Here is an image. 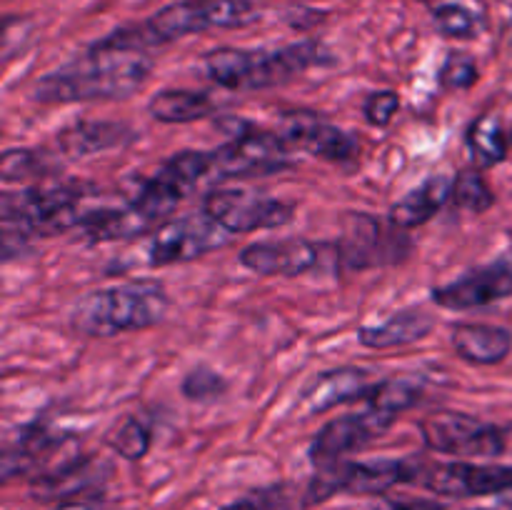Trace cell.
<instances>
[{
	"mask_svg": "<svg viewBox=\"0 0 512 510\" xmlns=\"http://www.w3.org/2000/svg\"><path fill=\"white\" fill-rule=\"evenodd\" d=\"M78 190H18L3 193L0 198V218L5 230L33 238V235H55L63 230L83 225L85 215L78 205Z\"/></svg>",
	"mask_w": 512,
	"mask_h": 510,
	"instance_id": "3",
	"label": "cell"
},
{
	"mask_svg": "<svg viewBox=\"0 0 512 510\" xmlns=\"http://www.w3.org/2000/svg\"><path fill=\"white\" fill-rule=\"evenodd\" d=\"M203 213L223 225L228 233H255L290 223L293 205L263 193L225 188L205 195Z\"/></svg>",
	"mask_w": 512,
	"mask_h": 510,
	"instance_id": "5",
	"label": "cell"
},
{
	"mask_svg": "<svg viewBox=\"0 0 512 510\" xmlns=\"http://www.w3.org/2000/svg\"><path fill=\"white\" fill-rule=\"evenodd\" d=\"M468 148L473 153V160L483 168H490V165H498L500 160H505V153H508V138L503 133V125L498 123L490 115H483V118L475 120L468 130Z\"/></svg>",
	"mask_w": 512,
	"mask_h": 510,
	"instance_id": "26",
	"label": "cell"
},
{
	"mask_svg": "<svg viewBox=\"0 0 512 510\" xmlns=\"http://www.w3.org/2000/svg\"><path fill=\"white\" fill-rule=\"evenodd\" d=\"M453 203L468 213H485L495 205V195L490 185L478 173H460L453 180Z\"/></svg>",
	"mask_w": 512,
	"mask_h": 510,
	"instance_id": "29",
	"label": "cell"
},
{
	"mask_svg": "<svg viewBox=\"0 0 512 510\" xmlns=\"http://www.w3.org/2000/svg\"><path fill=\"white\" fill-rule=\"evenodd\" d=\"M420 398H423V390H420L418 383L390 378L370 385L368 395H365V403H368V408L400 415L403 410H410L413 405H418Z\"/></svg>",
	"mask_w": 512,
	"mask_h": 510,
	"instance_id": "27",
	"label": "cell"
},
{
	"mask_svg": "<svg viewBox=\"0 0 512 510\" xmlns=\"http://www.w3.org/2000/svg\"><path fill=\"white\" fill-rule=\"evenodd\" d=\"M423 485L448 498H478V495L512 493V465L440 463L420 470Z\"/></svg>",
	"mask_w": 512,
	"mask_h": 510,
	"instance_id": "10",
	"label": "cell"
},
{
	"mask_svg": "<svg viewBox=\"0 0 512 510\" xmlns=\"http://www.w3.org/2000/svg\"><path fill=\"white\" fill-rule=\"evenodd\" d=\"M425 445L448 455L493 458L505 450V433L493 423L460 413H435L420 423Z\"/></svg>",
	"mask_w": 512,
	"mask_h": 510,
	"instance_id": "7",
	"label": "cell"
},
{
	"mask_svg": "<svg viewBox=\"0 0 512 510\" xmlns=\"http://www.w3.org/2000/svg\"><path fill=\"white\" fill-rule=\"evenodd\" d=\"M228 383H225L223 375L218 370L208 368V365H198V368L190 370L183 378V395L193 403H210V400H218L225 393Z\"/></svg>",
	"mask_w": 512,
	"mask_h": 510,
	"instance_id": "31",
	"label": "cell"
},
{
	"mask_svg": "<svg viewBox=\"0 0 512 510\" xmlns=\"http://www.w3.org/2000/svg\"><path fill=\"white\" fill-rule=\"evenodd\" d=\"M255 50L218 48L205 55V73L213 83L228 90H250Z\"/></svg>",
	"mask_w": 512,
	"mask_h": 510,
	"instance_id": "24",
	"label": "cell"
},
{
	"mask_svg": "<svg viewBox=\"0 0 512 510\" xmlns=\"http://www.w3.org/2000/svg\"><path fill=\"white\" fill-rule=\"evenodd\" d=\"M398 415L383 413V410L368 408L363 413H350L343 418H335L325 423L323 428L315 433L313 443H310V460L315 465H330L343 460V455L353 453V450L365 448L370 440L380 438L388 433L390 425L395 423Z\"/></svg>",
	"mask_w": 512,
	"mask_h": 510,
	"instance_id": "9",
	"label": "cell"
},
{
	"mask_svg": "<svg viewBox=\"0 0 512 510\" xmlns=\"http://www.w3.org/2000/svg\"><path fill=\"white\" fill-rule=\"evenodd\" d=\"M448 200H453V180L448 175H430L390 208L388 220L395 228L413 230L433 220Z\"/></svg>",
	"mask_w": 512,
	"mask_h": 510,
	"instance_id": "17",
	"label": "cell"
},
{
	"mask_svg": "<svg viewBox=\"0 0 512 510\" xmlns=\"http://www.w3.org/2000/svg\"><path fill=\"white\" fill-rule=\"evenodd\" d=\"M400 110V95L393 90H378V93H370L363 103L365 120L375 128H385L390 120L395 118V113Z\"/></svg>",
	"mask_w": 512,
	"mask_h": 510,
	"instance_id": "34",
	"label": "cell"
},
{
	"mask_svg": "<svg viewBox=\"0 0 512 510\" xmlns=\"http://www.w3.org/2000/svg\"><path fill=\"white\" fill-rule=\"evenodd\" d=\"M155 175L185 198L205 175H213V153H198V150L175 153Z\"/></svg>",
	"mask_w": 512,
	"mask_h": 510,
	"instance_id": "25",
	"label": "cell"
},
{
	"mask_svg": "<svg viewBox=\"0 0 512 510\" xmlns=\"http://www.w3.org/2000/svg\"><path fill=\"white\" fill-rule=\"evenodd\" d=\"M453 350L458 358L473 365H498L512 350V333L508 328L488 323H463L455 325L450 335Z\"/></svg>",
	"mask_w": 512,
	"mask_h": 510,
	"instance_id": "18",
	"label": "cell"
},
{
	"mask_svg": "<svg viewBox=\"0 0 512 510\" xmlns=\"http://www.w3.org/2000/svg\"><path fill=\"white\" fill-rule=\"evenodd\" d=\"M148 25L163 43L185 38L190 33H200V30H210L203 0H183V3L168 5V8L158 10L148 20Z\"/></svg>",
	"mask_w": 512,
	"mask_h": 510,
	"instance_id": "23",
	"label": "cell"
},
{
	"mask_svg": "<svg viewBox=\"0 0 512 510\" xmlns=\"http://www.w3.org/2000/svg\"><path fill=\"white\" fill-rule=\"evenodd\" d=\"M435 28L440 30L448 38H473L475 30H478V23H475V15L470 13L463 5H440L433 13Z\"/></svg>",
	"mask_w": 512,
	"mask_h": 510,
	"instance_id": "32",
	"label": "cell"
},
{
	"mask_svg": "<svg viewBox=\"0 0 512 510\" xmlns=\"http://www.w3.org/2000/svg\"><path fill=\"white\" fill-rule=\"evenodd\" d=\"M170 295L158 280H128L85 295L73 310V328L90 338L133 333L163 323Z\"/></svg>",
	"mask_w": 512,
	"mask_h": 510,
	"instance_id": "2",
	"label": "cell"
},
{
	"mask_svg": "<svg viewBox=\"0 0 512 510\" xmlns=\"http://www.w3.org/2000/svg\"><path fill=\"white\" fill-rule=\"evenodd\" d=\"M478 78V65L470 55L463 53L448 55L443 70H440V83H443L445 90H468L478 83Z\"/></svg>",
	"mask_w": 512,
	"mask_h": 510,
	"instance_id": "33",
	"label": "cell"
},
{
	"mask_svg": "<svg viewBox=\"0 0 512 510\" xmlns=\"http://www.w3.org/2000/svg\"><path fill=\"white\" fill-rule=\"evenodd\" d=\"M135 140V130L113 120H80L58 133V148L70 158L105 153V150L125 148Z\"/></svg>",
	"mask_w": 512,
	"mask_h": 510,
	"instance_id": "16",
	"label": "cell"
},
{
	"mask_svg": "<svg viewBox=\"0 0 512 510\" xmlns=\"http://www.w3.org/2000/svg\"><path fill=\"white\" fill-rule=\"evenodd\" d=\"M512 298V265L493 263L433 288V303L448 310H475Z\"/></svg>",
	"mask_w": 512,
	"mask_h": 510,
	"instance_id": "11",
	"label": "cell"
},
{
	"mask_svg": "<svg viewBox=\"0 0 512 510\" xmlns=\"http://www.w3.org/2000/svg\"><path fill=\"white\" fill-rule=\"evenodd\" d=\"M370 380L365 370L340 368L318 375L308 390L303 393V403L308 413H325L340 403L365 400L370 390Z\"/></svg>",
	"mask_w": 512,
	"mask_h": 510,
	"instance_id": "19",
	"label": "cell"
},
{
	"mask_svg": "<svg viewBox=\"0 0 512 510\" xmlns=\"http://www.w3.org/2000/svg\"><path fill=\"white\" fill-rule=\"evenodd\" d=\"M435 328V320L423 310H403L380 325H365L358 330L360 345L370 350H390L423 340Z\"/></svg>",
	"mask_w": 512,
	"mask_h": 510,
	"instance_id": "20",
	"label": "cell"
},
{
	"mask_svg": "<svg viewBox=\"0 0 512 510\" xmlns=\"http://www.w3.org/2000/svg\"><path fill=\"white\" fill-rule=\"evenodd\" d=\"M240 265L253 273L273 278V275H293L308 273L318 265V248L310 240L288 238V240H265V243H250L240 250Z\"/></svg>",
	"mask_w": 512,
	"mask_h": 510,
	"instance_id": "14",
	"label": "cell"
},
{
	"mask_svg": "<svg viewBox=\"0 0 512 510\" xmlns=\"http://www.w3.org/2000/svg\"><path fill=\"white\" fill-rule=\"evenodd\" d=\"M280 138L288 145H298V148L308 150V153L318 155V158L333 160V163L353 160L360 150L358 140L353 135L323 120L320 115L305 113V110L285 115Z\"/></svg>",
	"mask_w": 512,
	"mask_h": 510,
	"instance_id": "12",
	"label": "cell"
},
{
	"mask_svg": "<svg viewBox=\"0 0 512 510\" xmlns=\"http://www.w3.org/2000/svg\"><path fill=\"white\" fill-rule=\"evenodd\" d=\"M148 113L158 123H195L213 115L215 103L208 93H198V90H160L150 98Z\"/></svg>",
	"mask_w": 512,
	"mask_h": 510,
	"instance_id": "22",
	"label": "cell"
},
{
	"mask_svg": "<svg viewBox=\"0 0 512 510\" xmlns=\"http://www.w3.org/2000/svg\"><path fill=\"white\" fill-rule=\"evenodd\" d=\"M290 168V150L280 135L240 133L223 148L213 150V178H253Z\"/></svg>",
	"mask_w": 512,
	"mask_h": 510,
	"instance_id": "8",
	"label": "cell"
},
{
	"mask_svg": "<svg viewBox=\"0 0 512 510\" xmlns=\"http://www.w3.org/2000/svg\"><path fill=\"white\" fill-rule=\"evenodd\" d=\"M50 510H100V508L95 503H90V500L78 498V500H65V503H55Z\"/></svg>",
	"mask_w": 512,
	"mask_h": 510,
	"instance_id": "36",
	"label": "cell"
},
{
	"mask_svg": "<svg viewBox=\"0 0 512 510\" xmlns=\"http://www.w3.org/2000/svg\"><path fill=\"white\" fill-rule=\"evenodd\" d=\"M285 505L283 490L268 488V490H255V493L245 495V498L233 500L225 505L223 510H280Z\"/></svg>",
	"mask_w": 512,
	"mask_h": 510,
	"instance_id": "35",
	"label": "cell"
},
{
	"mask_svg": "<svg viewBox=\"0 0 512 510\" xmlns=\"http://www.w3.org/2000/svg\"><path fill=\"white\" fill-rule=\"evenodd\" d=\"M230 233L210 215L193 213L168 220L153 233L148 245L150 265H173L195 260L200 255L228 245Z\"/></svg>",
	"mask_w": 512,
	"mask_h": 510,
	"instance_id": "6",
	"label": "cell"
},
{
	"mask_svg": "<svg viewBox=\"0 0 512 510\" xmlns=\"http://www.w3.org/2000/svg\"><path fill=\"white\" fill-rule=\"evenodd\" d=\"M80 228L95 243H105V240H123L135 238V235H145L148 230L155 228V223L128 203V208L118 210H90Z\"/></svg>",
	"mask_w": 512,
	"mask_h": 510,
	"instance_id": "21",
	"label": "cell"
},
{
	"mask_svg": "<svg viewBox=\"0 0 512 510\" xmlns=\"http://www.w3.org/2000/svg\"><path fill=\"white\" fill-rule=\"evenodd\" d=\"M108 443L125 460H143L150 450V430L140 420L128 418L113 430Z\"/></svg>",
	"mask_w": 512,
	"mask_h": 510,
	"instance_id": "30",
	"label": "cell"
},
{
	"mask_svg": "<svg viewBox=\"0 0 512 510\" xmlns=\"http://www.w3.org/2000/svg\"><path fill=\"white\" fill-rule=\"evenodd\" d=\"M413 475H420L408 460H370V463H330L320 465L308 488V503H320L335 493L380 495L393 485L405 483Z\"/></svg>",
	"mask_w": 512,
	"mask_h": 510,
	"instance_id": "4",
	"label": "cell"
},
{
	"mask_svg": "<svg viewBox=\"0 0 512 510\" xmlns=\"http://www.w3.org/2000/svg\"><path fill=\"white\" fill-rule=\"evenodd\" d=\"M48 170H53L50 158L45 153H38V150L10 148L0 158V175L8 183H13V180L38 178V175H45Z\"/></svg>",
	"mask_w": 512,
	"mask_h": 510,
	"instance_id": "28",
	"label": "cell"
},
{
	"mask_svg": "<svg viewBox=\"0 0 512 510\" xmlns=\"http://www.w3.org/2000/svg\"><path fill=\"white\" fill-rule=\"evenodd\" d=\"M153 60L135 50L93 48L83 60L45 75L33 88L38 103H83V100L130 98L148 83Z\"/></svg>",
	"mask_w": 512,
	"mask_h": 510,
	"instance_id": "1",
	"label": "cell"
},
{
	"mask_svg": "<svg viewBox=\"0 0 512 510\" xmlns=\"http://www.w3.org/2000/svg\"><path fill=\"white\" fill-rule=\"evenodd\" d=\"M340 258L348 268L365 270L375 265L398 263L403 258V250L398 248L395 238L385 235L378 220L370 215H353L340 243Z\"/></svg>",
	"mask_w": 512,
	"mask_h": 510,
	"instance_id": "15",
	"label": "cell"
},
{
	"mask_svg": "<svg viewBox=\"0 0 512 510\" xmlns=\"http://www.w3.org/2000/svg\"><path fill=\"white\" fill-rule=\"evenodd\" d=\"M110 473H113V468H110L108 460L75 458L73 463L63 465L55 473L35 478L30 493H33L35 500H43V503L53 505L65 503V500L88 498L90 493L103 488Z\"/></svg>",
	"mask_w": 512,
	"mask_h": 510,
	"instance_id": "13",
	"label": "cell"
},
{
	"mask_svg": "<svg viewBox=\"0 0 512 510\" xmlns=\"http://www.w3.org/2000/svg\"><path fill=\"white\" fill-rule=\"evenodd\" d=\"M483 510H485V508H483Z\"/></svg>",
	"mask_w": 512,
	"mask_h": 510,
	"instance_id": "37",
	"label": "cell"
}]
</instances>
